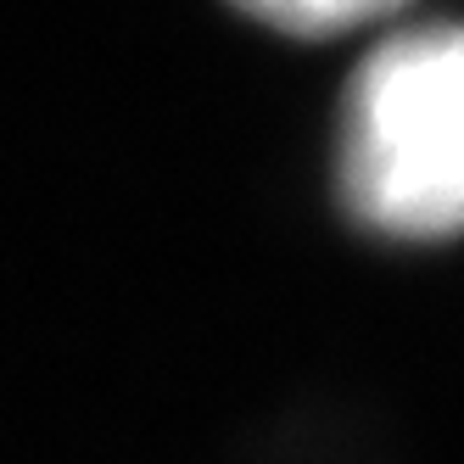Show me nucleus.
<instances>
[{
  "label": "nucleus",
  "instance_id": "obj_1",
  "mask_svg": "<svg viewBox=\"0 0 464 464\" xmlns=\"http://www.w3.org/2000/svg\"><path fill=\"white\" fill-rule=\"evenodd\" d=\"M347 213L397 241L464 229V28L392 34L353 68L336 135Z\"/></svg>",
  "mask_w": 464,
  "mask_h": 464
},
{
  "label": "nucleus",
  "instance_id": "obj_2",
  "mask_svg": "<svg viewBox=\"0 0 464 464\" xmlns=\"http://www.w3.org/2000/svg\"><path fill=\"white\" fill-rule=\"evenodd\" d=\"M236 6L263 28H280V34H296V40H324L397 12L403 0H236Z\"/></svg>",
  "mask_w": 464,
  "mask_h": 464
}]
</instances>
